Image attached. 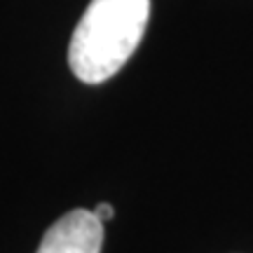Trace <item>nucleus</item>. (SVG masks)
<instances>
[{
	"label": "nucleus",
	"mask_w": 253,
	"mask_h": 253,
	"mask_svg": "<svg viewBox=\"0 0 253 253\" xmlns=\"http://www.w3.org/2000/svg\"><path fill=\"white\" fill-rule=\"evenodd\" d=\"M94 213H96V218H99L101 223H108V220H113V216H115V211H113L110 204H99V207L94 209Z\"/></svg>",
	"instance_id": "3"
},
{
	"label": "nucleus",
	"mask_w": 253,
	"mask_h": 253,
	"mask_svg": "<svg viewBox=\"0 0 253 253\" xmlns=\"http://www.w3.org/2000/svg\"><path fill=\"white\" fill-rule=\"evenodd\" d=\"M103 223L94 211L73 209L42 237L36 253H101Z\"/></svg>",
	"instance_id": "2"
},
{
	"label": "nucleus",
	"mask_w": 253,
	"mask_h": 253,
	"mask_svg": "<svg viewBox=\"0 0 253 253\" xmlns=\"http://www.w3.org/2000/svg\"><path fill=\"white\" fill-rule=\"evenodd\" d=\"M150 0H91L68 47L75 78L87 84L110 80L141 45Z\"/></svg>",
	"instance_id": "1"
}]
</instances>
